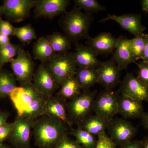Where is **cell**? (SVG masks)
<instances>
[{"mask_svg":"<svg viewBox=\"0 0 148 148\" xmlns=\"http://www.w3.org/2000/svg\"><path fill=\"white\" fill-rule=\"evenodd\" d=\"M67 125L54 117L44 115L36 119L32 133L38 148H54L67 135Z\"/></svg>","mask_w":148,"mask_h":148,"instance_id":"1","label":"cell"},{"mask_svg":"<svg viewBox=\"0 0 148 148\" xmlns=\"http://www.w3.org/2000/svg\"><path fill=\"white\" fill-rule=\"evenodd\" d=\"M94 17L92 15L83 13L75 5L69 12L63 14L59 21V24L64 34L71 42H77L87 39Z\"/></svg>","mask_w":148,"mask_h":148,"instance_id":"2","label":"cell"},{"mask_svg":"<svg viewBox=\"0 0 148 148\" xmlns=\"http://www.w3.org/2000/svg\"><path fill=\"white\" fill-rule=\"evenodd\" d=\"M42 64L59 87L66 79L75 75L77 69L71 52L56 53Z\"/></svg>","mask_w":148,"mask_h":148,"instance_id":"3","label":"cell"},{"mask_svg":"<svg viewBox=\"0 0 148 148\" xmlns=\"http://www.w3.org/2000/svg\"><path fill=\"white\" fill-rule=\"evenodd\" d=\"M96 95L95 91H83L79 95L67 103L68 117L71 126L74 124L79 125L90 115Z\"/></svg>","mask_w":148,"mask_h":148,"instance_id":"4","label":"cell"},{"mask_svg":"<svg viewBox=\"0 0 148 148\" xmlns=\"http://www.w3.org/2000/svg\"><path fill=\"white\" fill-rule=\"evenodd\" d=\"M10 63L12 73L20 86L32 83L36 65L29 52L21 48Z\"/></svg>","mask_w":148,"mask_h":148,"instance_id":"5","label":"cell"},{"mask_svg":"<svg viewBox=\"0 0 148 148\" xmlns=\"http://www.w3.org/2000/svg\"><path fill=\"white\" fill-rule=\"evenodd\" d=\"M35 120L16 116L8 139L14 148H31V134Z\"/></svg>","mask_w":148,"mask_h":148,"instance_id":"6","label":"cell"},{"mask_svg":"<svg viewBox=\"0 0 148 148\" xmlns=\"http://www.w3.org/2000/svg\"><path fill=\"white\" fill-rule=\"evenodd\" d=\"M118 94L112 90L105 89L96 96L92 110L96 114L110 121L118 114Z\"/></svg>","mask_w":148,"mask_h":148,"instance_id":"7","label":"cell"},{"mask_svg":"<svg viewBox=\"0 0 148 148\" xmlns=\"http://www.w3.org/2000/svg\"><path fill=\"white\" fill-rule=\"evenodd\" d=\"M109 137L119 147L132 140L137 129L130 122L122 119H112L108 127Z\"/></svg>","mask_w":148,"mask_h":148,"instance_id":"8","label":"cell"},{"mask_svg":"<svg viewBox=\"0 0 148 148\" xmlns=\"http://www.w3.org/2000/svg\"><path fill=\"white\" fill-rule=\"evenodd\" d=\"M36 2V0H5L2 5L3 15L9 21H24L30 15Z\"/></svg>","mask_w":148,"mask_h":148,"instance_id":"9","label":"cell"},{"mask_svg":"<svg viewBox=\"0 0 148 148\" xmlns=\"http://www.w3.org/2000/svg\"><path fill=\"white\" fill-rule=\"evenodd\" d=\"M42 95L31 83L17 86L9 97L17 111V115L21 116L29 104Z\"/></svg>","mask_w":148,"mask_h":148,"instance_id":"10","label":"cell"},{"mask_svg":"<svg viewBox=\"0 0 148 148\" xmlns=\"http://www.w3.org/2000/svg\"><path fill=\"white\" fill-rule=\"evenodd\" d=\"M121 95L141 102L148 101V87L129 73L124 77L119 90Z\"/></svg>","mask_w":148,"mask_h":148,"instance_id":"11","label":"cell"},{"mask_svg":"<svg viewBox=\"0 0 148 148\" xmlns=\"http://www.w3.org/2000/svg\"><path fill=\"white\" fill-rule=\"evenodd\" d=\"M98 83L105 89L112 90L119 83L122 70L112 59L101 62L97 69Z\"/></svg>","mask_w":148,"mask_h":148,"instance_id":"12","label":"cell"},{"mask_svg":"<svg viewBox=\"0 0 148 148\" xmlns=\"http://www.w3.org/2000/svg\"><path fill=\"white\" fill-rule=\"evenodd\" d=\"M70 3L69 0H36L34 8V16L54 18L66 13Z\"/></svg>","mask_w":148,"mask_h":148,"instance_id":"13","label":"cell"},{"mask_svg":"<svg viewBox=\"0 0 148 148\" xmlns=\"http://www.w3.org/2000/svg\"><path fill=\"white\" fill-rule=\"evenodd\" d=\"M32 83L40 93L47 97L53 96L60 87L42 63H41L36 70Z\"/></svg>","mask_w":148,"mask_h":148,"instance_id":"14","label":"cell"},{"mask_svg":"<svg viewBox=\"0 0 148 148\" xmlns=\"http://www.w3.org/2000/svg\"><path fill=\"white\" fill-rule=\"evenodd\" d=\"M113 20L119 24L122 29L126 30L135 36L143 33L147 28L142 23V17L140 14L130 13L117 16L115 14H108L107 17L100 20L99 22H105Z\"/></svg>","mask_w":148,"mask_h":148,"instance_id":"15","label":"cell"},{"mask_svg":"<svg viewBox=\"0 0 148 148\" xmlns=\"http://www.w3.org/2000/svg\"><path fill=\"white\" fill-rule=\"evenodd\" d=\"M121 70L127 69L131 63H136L130 44V39L121 36L117 38L116 47L112 58Z\"/></svg>","mask_w":148,"mask_h":148,"instance_id":"16","label":"cell"},{"mask_svg":"<svg viewBox=\"0 0 148 148\" xmlns=\"http://www.w3.org/2000/svg\"><path fill=\"white\" fill-rule=\"evenodd\" d=\"M71 53L78 68L97 69L101 65V62L97 58L98 54L88 46L77 43L75 51Z\"/></svg>","mask_w":148,"mask_h":148,"instance_id":"17","label":"cell"},{"mask_svg":"<svg viewBox=\"0 0 148 148\" xmlns=\"http://www.w3.org/2000/svg\"><path fill=\"white\" fill-rule=\"evenodd\" d=\"M88 46L98 54H108L113 52L116 47L117 38L110 33L103 32L92 38L87 39Z\"/></svg>","mask_w":148,"mask_h":148,"instance_id":"18","label":"cell"},{"mask_svg":"<svg viewBox=\"0 0 148 148\" xmlns=\"http://www.w3.org/2000/svg\"><path fill=\"white\" fill-rule=\"evenodd\" d=\"M118 114L125 118H141L145 112L142 102L121 95L119 96Z\"/></svg>","mask_w":148,"mask_h":148,"instance_id":"19","label":"cell"},{"mask_svg":"<svg viewBox=\"0 0 148 148\" xmlns=\"http://www.w3.org/2000/svg\"><path fill=\"white\" fill-rule=\"evenodd\" d=\"M45 115L61 120L72 127L69 122L66 101L57 95L48 97L45 108Z\"/></svg>","mask_w":148,"mask_h":148,"instance_id":"20","label":"cell"},{"mask_svg":"<svg viewBox=\"0 0 148 148\" xmlns=\"http://www.w3.org/2000/svg\"><path fill=\"white\" fill-rule=\"evenodd\" d=\"M110 121L98 115H89L77 126L86 130L95 136L106 133Z\"/></svg>","mask_w":148,"mask_h":148,"instance_id":"21","label":"cell"},{"mask_svg":"<svg viewBox=\"0 0 148 148\" xmlns=\"http://www.w3.org/2000/svg\"><path fill=\"white\" fill-rule=\"evenodd\" d=\"M75 77L83 91L89 90L90 87L98 83V74L96 69L77 68Z\"/></svg>","mask_w":148,"mask_h":148,"instance_id":"22","label":"cell"},{"mask_svg":"<svg viewBox=\"0 0 148 148\" xmlns=\"http://www.w3.org/2000/svg\"><path fill=\"white\" fill-rule=\"evenodd\" d=\"M33 53L34 58L44 63L56 54L46 36H42L34 44Z\"/></svg>","mask_w":148,"mask_h":148,"instance_id":"23","label":"cell"},{"mask_svg":"<svg viewBox=\"0 0 148 148\" xmlns=\"http://www.w3.org/2000/svg\"><path fill=\"white\" fill-rule=\"evenodd\" d=\"M60 87L56 95L66 101L75 98L81 93L82 90L76 78L75 75L65 79Z\"/></svg>","mask_w":148,"mask_h":148,"instance_id":"24","label":"cell"},{"mask_svg":"<svg viewBox=\"0 0 148 148\" xmlns=\"http://www.w3.org/2000/svg\"><path fill=\"white\" fill-rule=\"evenodd\" d=\"M16 77L13 73L0 68V99L9 97L17 87Z\"/></svg>","mask_w":148,"mask_h":148,"instance_id":"25","label":"cell"},{"mask_svg":"<svg viewBox=\"0 0 148 148\" xmlns=\"http://www.w3.org/2000/svg\"><path fill=\"white\" fill-rule=\"evenodd\" d=\"M46 37L56 53H69L71 48V41L65 35L59 32H53Z\"/></svg>","mask_w":148,"mask_h":148,"instance_id":"26","label":"cell"},{"mask_svg":"<svg viewBox=\"0 0 148 148\" xmlns=\"http://www.w3.org/2000/svg\"><path fill=\"white\" fill-rule=\"evenodd\" d=\"M48 97L42 95L32 102L21 116L29 119H36L45 115V108Z\"/></svg>","mask_w":148,"mask_h":148,"instance_id":"27","label":"cell"},{"mask_svg":"<svg viewBox=\"0 0 148 148\" xmlns=\"http://www.w3.org/2000/svg\"><path fill=\"white\" fill-rule=\"evenodd\" d=\"M70 134L74 136L76 141L83 148H96L98 144V138L79 126L76 128L71 127Z\"/></svg>","mask_w":148,"mask_h":148,"instance_id":"28","label":"cell"},{"mask_svg":"<svg viewBox=\"0 0 148 148\" xmlns=\"http://www.w3.org/2000/svg\"><path fill=\"white\" fill-rule=\"evenodd\" d=\"M74 2L75 5L88 15L106 10V8L97 0H75Z\"/></svg>","mask_w":148,"mask_h":148,"instance_id":"29","label":"cell"},{"mask_svg":"<svg viewBox=\"0 0 148 148\" xmlns=\"http://www.w3.org/2000/svg\"><path fill=\"white\" fill-rule=\"evenodd\" d=\"M14 36L24 43H30L37 38L35 29L29 24L16 28Z\"/></svg>","mask_w":148,"mask_h":148,"instance_id":"30","label":"cell"},{"mask_svg":"<svg viewBox=\"0 0 148 148\" xmlns=\"http://www.w3.org/2000/svg\"><path fill=\"white\" fill-rule=\"evenodd\" d=\"M145 34L144 33L130 39V44L133 56L136 61L143 58L145 44Z\"/></svg>","mask_w":148,"mask_h":148,"instance_id":"31","label":"cell"},{"mask_svg":"<svg viewBox=\"0 0 148 148\" xmlns=\"http://www.w3.org/2000/svg\"><path fill=\"white\" fill-rule=\"evenodd\" d=\"M21 48L19 45L14 44L9 50L0 55V68H3L5 64L11 62L14 59Z\"/></svg>","mask_w":148,"mask_h":148,"instance_id":"32","label":"cell"},{"mask_svg":"<svg viewBox=\"0 0 148 148\" xmlns=\"http://www.w3.org/2000/svg\"><path fill=\"white\" fill-rule=\"evenodd\" d=\"M137 64L139 67L137 77L148 87V62L142 61Z\"/></svg>","mask_w":148,"mask_h":148,"instance_id":"33","label":"cell"},{"mask_svg":"<svg viewBox=\"0 0 148 148\" xmlns=\"http://www.w3.org/2000/svg\"><path fill=\"white\" fill-rule=\"evenodd\" d=\"M54 148H83L76 140H73L68 137V135L64 136L61 141Z\"/></svg>","mask_w":148,"mask_h":148,"instance_id":"34","label":"cell"},{"mask_svg":"<svg viewBox=\"0 0 148 148\" xmlns=\"http://www.w3.org/2000/svg\"><path fill=\"white\" fill-rule=\"evenodd\" d=\"M98 140L96 148H116V145L106 133L98 136Z\"/></svg>","mask_w":148,"mask_h":148,"instance_id":"35","label":"cell"},{"mask_svg":"<svg viewBox=\"0 0 148 148\" xmlns=\"http://www.w3.org/2000/svg\"><path fill=\"white\" fill-rule=\"evenodd\" d=\"M16 28L10 21L0 19V33L9 37L14 36Z\"/></svg>","mask_w":148,"mask_h":148,"instance_id":"36","label":"cell"},{"mask_svg":"<svg viewBox=\"0 0 148 148\" xmlns=\"http://www.w3.org/2000/svg\"><path fill=\"white\" fill-rule=\"evenodd\" d=\"M13 126L12 122L6 123L0 126V145L3 144L6 140H8Z\"/></svg>","mask_w":148,"mask_h":148,"instance_id":"37","label":"cell"},{"mask_svg":"<svg viewBox=\"0 0 148 148\" xmlns=\"http://www.w3.org/2000/svg\"><path fill=\"white\" fill-rule=\"evenodd\" d=\"M119 148H143L142 140H131L119 146Z\"/></svg>","mask_w":148,"mask_h":148,"instance_id":"38","label":"cell"},{"mask_svg":"<svg viewBox=\"0 0 148 148\" xmlns=\"http://www.w3.org/2000/svg\"><path fill=\"white\" fill-rule=\"evenodd\" d=\"M142 61L148 62V34H145V44Z\"/></svg>","mask_w":148,"mask_h":148,"instance_id":"39","label":"cell"},{"mask_svg":"<svg viewBox=\"0 0 148 148\" xmlns=\"http://www.w3.org/2000/svg\"><path fill=\"white\" fill-rule=\"evenodd\" d=\"M10 113L6 111L0 110V126L6 123Z\"/></svg>","mask_w":148,"mask_h":148,"instance_id":"40","label":"cell"},{"mask_svg":"<svg viewBox=\"0 0 148 148\" xmlns=\"http://www.w3.org/2000/svg\"><path fill=\"white\" fill-rule=\"evenodd\" d=\"M10 42V37L0 33V46Z\"/></svg>","mask_w":148,"mask_h":148,"instance_id":"41","label":"cell"},{"mask_svg":"<svg viewBox=\"0 0 148 148\" xmlns=\"http://www.w3.org/2000/svg\"><path fill=\"white\" fill-rule=\"evenodd\" d=\"M142 124L143 126L148 130V112L145 113L141 117Z\"/></svg>","mask_w":148,"mask_h":148,"instance_id":"42","label":"cell"},{"mask_svg":"<svg viewBox=\"0 0 148 148\" xmlns=\"http://www.w3.org/2000/svg\"><path fill=\"white\" fill-rule=\"evenodd\" d=\"M142 10L146 12H148V0H143L141 1Z\"/></svg>","mask_w":148,"mask_h":148,"instance_id":"43","label":"cell"},{"mask_svg":"<svg viewBox=\"0 0 148 148\" xmlns=\"http://www.w3.org/2000/svg\"><path fill=\"white\" fill-rule=\"evenodd\" d=\"M143 141V148H148V135L144 138Z\"/></svg>","mask_w":148,"mask_h":148,"instance_id":"44","label":"cell"},{"mask_svg":"<svg viewBox=\"0 0 148 148\" xmlns=\"http://www.w3.org/2000/svg\"><path fill=\"white\" fill-rule=\"evenodd\" d=\"M3 15V9L2 5H0V19L2 18Z\"/></svg>","mask_w":148,"mask_h":148,"instance_id":"45","label":"cell"},{"mask_svg":"<svg viewBox=\"0 0 148 148\" xmlns=\"http://www.w3.org/2000/svg\"><path fill=\"white\" fill-rule=\"evenodd\" d=\"M0 148H10L7 145L5 144H3L0 145Z\"/></svg>","mask_w":148,"mask_h":148,"instance_id":"46","label":"cell"}]
</instances>
